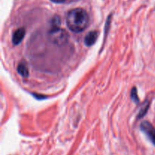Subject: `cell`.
Masks as SVG:
<instances>
[{"label":"cell","mask_w":155,"mask_h":155,"mask_svg":"<svg viewBox=\"0 0 155 155\" xmlns=\"http://www.w3.org/2000/svg\"><path fill=\"white\" fill-rule=\"evenodd\" d=\"M66 23L68 28L74 33H80L88 27L89 16L84 9L77 8L70 10L67 14Z\"/></svg>","instance_id":"6da1fadb"},{"label":"cell","mask_w":155,"mask_h":155,"mask_svg":"<svg viewBox=\"0 0 155 155\" xmlns=\"http://www.w3.org/2000/svg\"><path fill=\"white\" fill-rule=\"evenodd\" d=\"M49 39L57 45H61L66 43L68 41V35L64 30L60 27H51L48 32Z\"/></svg>","instance_id":"7a4b0ae2"},{"label":"cell","mask_w":155,"mask_h":155,"mask_svg":"<svg viewBox=\"0 0 155 155\" xmlns=\"http://www.w3.org/2000/svg\"><path fill=\"white\" fill-rule=\"evenodd\" d=\"M141 130L148 136L153 145H155V128L148 121H144L141 124Z\"/></svg>","instance_id":"3957f363"},{"label":"cell","mask_w":155,"mask_h":155,"mask_svg":"<svg viewBox=\"0 0 155 155\" xmlns=\"http://www.w3.org/2000/svg\"><path fill=\"white\" fill-rule=\"evenodd\" d=\"M98 32L96 30H93V31H90L86 34V37L84 39V42L86 45L87 46H92V45L95 44L96 42L97 39H98Z\"/></svg>","instance_id":"277c9868"},{"label":"cell","mask_w":155,"mask_h":155,"mask_svg":"<svg viewBox=\"0 0 155 155\" xmlns=\"http://www.w3.org/2000/svg\"><path fill=\"white\" fill-rule=\"evenodd\" d=\"M25 36V29L24 28H19L13 33L12 36V42L14 45H18L22 42L23 39Z\"/></svg>","instance_id":"5b68a950"},{"label":"cell","mask_w":155,"mask_h":155,"mask_svg":"<svg viewBox=\"0 0 155 155\" xmlns=\"http://www.w3.org/2000/svg\"><path fill=\"white\" fill-rule=\"evenodd\" d=\"M17 71L19 74H21L23 77H28L29 76V71H28V67L27 64H26V62L21 61V63L18 64V68H17Z\"/></svg>","instance_id":"8992f818"},{"label":"cell","mask_w":155,"mask_h":155,"mask_svg":"<svg viewBox=\"0 0 155 155\" xmlns=\"http://www.w3.org/2000/svg\"><path fill=\"white\" fill-rule=\"evenodd\" d=\"M131 98H132V99L133 100V101H135V102H136V103H139V99L137 96V91H136V88H133V90H132Z\"/></svg>","instance_id":"52a82bcc"},{"label":"cell","mask_w":155,"mask_h":155,"mask_svg":"<svg viewBox=\"0 0 155 155\" xmlns=\"http://www.w3.org/2000/svg\"><path fill=\"white\" fill-rule=\"evenodd\" d=\"M148 107H149V104H148L146 106H145V107H144L143 108H142V110L140 112V113H139V117H143L144 115L146 114L147 110H148Z\"/></svg>","instance_id":"ba28073f"},{"label":"cell","mask_w":155,"mask_h":155,"mask_svg":"<svg viewBox=\"0 0 155 155\" xmlns=\"http://www.w3.org/2000/svg\"><path fill=\"white\" fill-rule=\"evenodd\" d=\"M51 1H52L53 2H55V3H62L66 1V0H51Z\"/></svg>","instance_id":"9c48e42d"}]
</instances>
